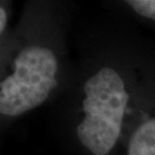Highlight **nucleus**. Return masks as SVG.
Returning <instances> with one entry per match:
<instances>
[{
  "label": "nucleus",
  "mask_w": 155,
  "mask_h": 155,
  "mask_svg": "<svg viewBox=\"0 0 155 155\" xmlns=\"http://www.w3.org/2000/svg\"><path fill=\"white\" fill-rule=\"evenodd\" d=\"M83 101L86 117L77 128L84 146L95 155H106L119 137L129 100L123 80L111 68H103L86 81Z\"/></svg>",
  "instance_id": "nucleus-1"
},
{
  "label": "nucleus",
  "mask_w": 155,
  "mask_h": 155,
  "mask_svg": "<svg viewBox=\"0 0 155 155\" xmlns=\"http://www.w3.org/2000/svg\"><path fill=\"white\" fill-rule=\"evenodd\" d=\"M14 73L0 84V112L18 116L46 100L57 85L58 61L51 49L28 46L14 60Z\"/></svg>",
  "instance_id": "nucleus-2"
},
{
  "label": "nucleus",
  "mask_w": 155,
  "mask_h": 155,
  "mask_svg": "<svg viewBox=\"0 0 155 155\" xmlns=\"http://www.w3.org/2000/svg\"><path fill=\"white\" fill-rule=\"evenodd\" d=\"M128 155H155V118L135 131L129 145Z\"/></svg>",
  "instance_id": "nucleus-3"
},
{
  "label": "nucleus",
  "mask_w": 155,
  "mask_h": 155,
  "mask_svg": "<svg viewBox=\"0 0 155 155\" xmlns=\"http://www.w3.org/2000/svg\"><path fill=\"white\" fill-rule=\"evenodd\" d=\"M128 3L138 14L155 20V0H131Z\"/></svg>",
  "instance_id": "nucleus-4"
},
{
  "label": "nucleus",
  "mask_w": 155,
  "mask_h": 155,
  "mask_svg": "<svg viewBox=\"0 0 155 155\" xmlns=\"http://www.w3.org/2000/svg\"><path fill=\"white\" fill-rule=\"evenodd\" d=\"M6 23V14L3 8H0V32H3Z\"/></svg>",
  "instance_id": "nucleus-5"
}]
</instances>
